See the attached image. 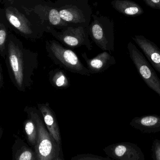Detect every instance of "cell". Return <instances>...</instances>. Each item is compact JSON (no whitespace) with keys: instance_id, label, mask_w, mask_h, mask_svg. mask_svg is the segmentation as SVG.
Here are the masks:
<instances>
[{"instance_id":"6da1fadb","label":"cell","mask_w":160,"mask_h":160,"mask_svg":"<svg viewBox=\"0 0 160 160\" xmlns=\"http://www.w3.org/2000/svg\"><path fill=\"white\" fill-rule=\"evenodd\" d=\"M46 51L49 58L56 65L71 73L89 77L91 74L81 62L77 54L55 40L46 42Z\"/></svg>"},{"instance_id":"7a4b0ae2","label":"cell","mask_w":160,"mask_h":160,"mask_svg":"<svg viewBox=\"0 0 160 160\" xmlns=\"http://www.w3.org/2000/svg\"><path fill=\"white\" fill-rule=\"evenodd\" d=\"M36 110L29 113L37 127L38 136L34 150L38 160H54L59 156L62 147L59 146L47 129L44 121Z\"/></svg>"},{"instance_id":"3957f363","label":"cell","mask_w":160,"mask_h":160,"mask_svg":"<svg viewBox=\"0 0 160 160\" xmlns=\"http://www.w3.org/2000/svg\"><path fill=\"white\" fill-rule=\"evenodd\" d=\"M130 57L138 74L149 88L160 97V79L143 54L132 42L128 45Z\"/></svg>"},{"instance_id":"277c9868","label":"cell","mask_w":160,"mask_h":160,"mask_svg":"<svg viewBox=\"0 0 160 160\" xmlns=\"http://www.w3.org/2000/svg\"><path fill=\"white\" fill-rule=\"evenodd\" d=\"M48 30L58 41L68 48L75 49L84 46L88 50H92L88 31L82 26L66 27L61 32L50 27H48Z\"/></svg>"},{"instance_id":"5b68a950","label":"cell","mask_w":160,"mask_h":160,"mask_svg":"<svg viewBox=\"0 0 160 160\" xmlns=\"http://www.w3.org/2000/svg\"><path fill=\"white\" fill-rule=\"evenodd\" d=\"M88 34L98 48L103 51H114V34L112 24L95 20L89 27Z\"/></svg>"},{"instance_id":"8992f818","label":"cell","mask_w":160,"mask_h":160,"mask_svg":"<svg viewBox=\"0 0 160 160\" xmlns=\"http://www.w3.org/2000/svg\"><path fill=\"white\" fill-rule=\"evenodd\" d=\"M105 154L114 160H145L144 154L137 145L121 142L104 148Z\"/></svg>"},{"instance_id":"52a82bcc","label":"cell","mask_w":160,"mask_h":160,"mask_svg":"<svg viewBox=\"0 0 160 160\" xmlns=\"http://www.w3.org/2000/svg\"><path fill=\"white\" fill-rule=\"evenodd\" d=\"M82 57L84 60L91 75L102 73L116 64L114 57L107 51L99 53L91 59L88 58L86 52H84L82 53Z\"/></svg>"},{"instance_id":"ba28073f","label":"cell","mask_w":160,"mask_h":160,"mask_svg":"<svg viewBox=\"0 0 160 160\" xmlns=\"http://www.w3.org/2000/svg\"><path fill=\"white\" fill-rule=\"evenodd\" d=\"M132 40L139 46L156 70L160 73V49L157 45L142 35H135Z\"/></svg>"},{"instance_id":"9c48e42d","label":"cell","mask_w":160,"mask_h":160,"mask_svg":"<svg viewBox=\"0 0 160 160\" xmlns=\"http://www.w3.org/2000/svg\"><path fill=\"white\" fill-rule=\"evenodd\" d=\"M38 105L47 129L58 145L62 147L61 132L55 112L48 102L38 104Z\"/></svg>"},{"instance_id":"30bf717a","label":"cell","mask_w":160,"mask_h":160,"mask_svg":"<svg viewBox=\"0 0 160 160\" xmlns=\"http://www.w3.org/2000/svg\"><path fill=\"white\" fill-rule=\"evenodd\" d=\"M130 125L133 128L145 133L160 132V115H147L132 118Z\"/></svg>"},{"instance_id":"8fae6325","label":"cell","mask_w":160,"mask_h":160,"mask_svg":"<svg viewBox=\"0 0 160 160\" xmlns=\"http://www.w3.org/2000/svg\"><path fill=\"white\" fill-rule=\"evenodd\" d=\"M9 59L15 80L18 85L21 87L24 79L23 60L19 49L12 41L8 45Z\"/></svg>"},{"instance_id":"7c38bea8","label":"cell","mask_w":160,"mask_h":160,"mask_svg":"<svg viewBox=\"0 0 160 160\" xmlns=\"http://www.w3.org/2000/svg\"><path fill=\"white\" fill-rule=\"evenodd\" d=\"M6 17L9 22L22 33L30 35L32 33L31 23L23 14L13 7L5 10Z\"/></svg>"},{"instance_id":"4fadbf2b","label":"cell","mask_w":160,"mask_h":160,"mask_svg":"<svg viewBox=\"0 0 160 160\" xmlns=\"http://www.w3.org/2000/svg\"><path fill=\"white\" fill-rule=\"evenodd\" d=\"M12 160H38L34 150L23 140L18 138L12 147Z\"/></svg>"},{"instance_id":"5bb4252c","label":"cell","mask_w":160,"mask_h":160,"mask_svg":"<svg viewBox=\"0 0 160 160\" xmlns=\"http://www.w3.org/2000/svg\"><path fill=\"white\" fill-rule=\"evenodd\" d=\"M111 4L114 8L125 16L135 17L144 13L142 8L131 0H113Z\"/></svg>"},{"instance_id":"9a60e30c","label":"cell","mask_w":160,"mask_h":160,"mask_svg":"<svg viewBox=\"0 0 160 160\" xmlns=\"http://www.w3.org/2000/svg\"><path fill=\"white\" fill-rule=\"evenodd\" d=\"M51 84L58 89H66L70 86V80L62 70L58 68L52 69L49 73Z\"/></svg>"},{"instance_id":"2e32d148","label":"cell","mask_w":160,"mask_h":160,"mask_svg":"<svg viewBox=\"0 0 160 160\" xmlns=\"http://www.w3.org/2000/svg\"><path fill=\"white\" fill-rule=\"evenodd\" d=\"M24 131L28 143L31 146H35L38 136L37 127L32 118L27 119L24 123Z\"/></svg>"},{"instance_id":"e0dca14e","label":"cell","mask_w":160,"mask_h":160,"mask_svg":"<svg viewBox=\"0 0 160 160\" xmlns=\"http://www.w3.org/2000/svg\"><path fill=\"white\" fill-rule=\"evenodd\" d=\"M61 18L65 22L78 23L82 22V16L78 10L69 8L59 11Z\"/></svg>"},{"instance_id":"ac0fdd59","label":"cell","mask_w":160,"mask_h":160,"mask_svg":"<svg viewBox=\"0 0 160 160\" xmlns=\"http://www.w3.org/2000/svg\"><path fill=\"white\" fill-rule=\"evenodd\" d=\"M49 21L52 25L58 26H66L67 24L60 17L59 11L56 9H51L49 12Z\"/></svg>"},{"instance_id":"d6986e66","label":"cell","mask_w":160,"mask_h":160,"mask_svg":"<svg viewBox=\"0 0 160 160\" xmlns=\"http://www.w3.org/2000/svg\"><path fill=\"white\" fill-rule=\"evenodd\" d=\"M71 160H114L108 157L104 158L91 154H78L71 158Z\"/></svg>"},{"instance_id":"ffe728a7","label":"cell","mask_w":160,"mask_h":160,"mask_svg":"<svg viewBox=\"0 0 160 160\" xmlns=\"http://www.w3.org/2000/svg\"><path fill=\"white\" fill-rule=\"evenodd\" d=\"M152 158L154 160H160V140H153L152 146Z\"/></svg>"},{"instance_id":"44dd1931","label":"cell","mask_w":160,"mask_h":160,"mask_svg":"<svg viewBox=\"0 0 160 160\" xmlns=\"http://www.w3.org/2000/svg\"><path fill=\"white\" fill-rule=\"evenodd\" d=\"M149 7L160 10V0H143Z\"/></svg>"},{"instance_id":"7402d4cb","label":"cell","mask_w":160,"mask_h":160,"mask_svg":"<svg viewBox=\"0 0 160 160\" xmlns=\"http://www.w3.org/2000/svg\"><path fill=\"white\" fill-rule=\"evenodd\" d=\"M6 37V32L4 28L0 29V47H2L4 45Z\"/></svg>"},{"instance_id":"603a6c76","label":"cell","mask_w":160,"mask_h":160,"mask_svg":"<svg viewBox=\"0 0 160 160\" xmlns=\"http://www.w3.org/2000/svg\"><path fill=\"white\" fill-rule=\"evenodd\" d=\"M54 160H65L64 158V155L63 153L62 149H61L59 156Z\"/></svg>"},{"instance_id":"cb8c5ba5","label":"cell","mask_w":160,"mask_h":160,"mask_svg":"<svg viewBox=\"0 0 160 160\" xmlns=\"http://www.w3.org/2000/svg\"><path fill=\"white\" fill-rule=\"evenodd\" d=\"M1 73H0V80H1Z\"/></svg>"}]
</instances>
